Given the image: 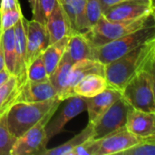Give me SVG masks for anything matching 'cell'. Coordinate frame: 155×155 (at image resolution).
<instances>
[{"label": "cell", "mask_w": 155, "mask_h": 155, "mask_svg": "<svg viewBox=\"0 0 155 155\" xmlns=\"http://www.w3.org/2000/svg\"><path fill=\"white\" fill-rule=\"evenodd\" d=\"M155 39L104 65V76L109 86L123 90L125 84L142 71H154Z\"/></svg>", "instance_id": "6da1fadb"}, {"label": "cell", "mask_w": 155, "mask_h": 155, "mask_svg": "<svg viewBox=\"0 0 155 155\" xmlns=\"http://www.w3.org/2000/svg\"><path fill=\"white\" fill-rule=\"evenodd\" d=\"M26 80L35 82L49 81L42 55L35 58L26 68Z\"/></svg>", "instance_id": "f1b7e54d"}, {"label": "cell", "mask_w": 155, "mask_h": 155, "mask_svg": "<svg viewBox=\"0 0 155 155\" xmlns=\"http://www.w3.org/2000/svg\"><path fill=\"white\" fill-rule=\"evenodd\" d=\"M64 101H66V103L62 106L61 110L58 113L55 111L45 126V131L49 141L63 132L68 122L86 110L85 100L81 96L73 95Z\"/></svg>", "instance_id": "ba28073f"}, {"label": "cell", "mask_w": 155, "mask_h": 155, "mask_svg": "<svg viewBox=\"0 0 155 155\" xmlns=\"http://www.w3.org/2000/svg\"><path fill=\"white\" fill-rule=\"evenodd\" d=\"M97 74L104 75V65L96 60L93 59H84L75 62L71 69L68 86H67V97L73 96V88L74 85L88 74Z\"/></svg>", "instance_id": "e0dca14e"}, {"label": "cell", "mask_w": 155, "mask_h": 155, "mask_svg": "<svg viewBox=\"0 0 155 155\" xmlns=\"http://www.w3.org/2000/svg\"><path fill=\"white\" fill-rule=\"evenodd\" d=\"M9 110V108H4V109H0V116L3 115L4 114H5L7 111Z\"/></svg>", "instance_id": "d590c367"}, {"label": "cell", "mask_w": 155, "mask_h": 155, "mask_svg": "<svg viewBox=\"0 0 155 155\" xmlns=\"http://www.w3.org/2000/svg\"><path fill=\"white\" fill-rule=\"evenodd\" d=\"M133 107L122 96L114 102L97 120L93 123V138L102 139L104 136L113 134L125 127L127 115Z\"/></svg>", "instance_id": "8992f818"}, {"label": "cell", "mask_w": 155, "mask_h": 155, "mask_svg": "<svg viewBox=\"0 0 155 155\" xmlns=\"http://www.w3.org/2000/svg\"><path fill=\"white\" fill-rule=\"evenodd\" d=\"M12 74H9V72L5 69V68H4V69H2L1 71H0V87L10 78V76H11Z\"/></svg>", "instance_id": "e575fe53"}, {"label": "cell", "mask_w": 155, "mask_h": 155, "mask_svg": "<svg viewBox=\"0 0 155 155\" xmlns=\"http://www.w3.org/2000/svg\"><path fill=\"white\" fill-rule=\"evenodd\" d=\"M16 139L8 128L5 113L0 116V155H10Z\"/></svg>", "instance_id": "484cf974"}, {"label": "cell", "mask_w": 155, "mask_h": 155, "mask_svg": "<svg viewBox=\"0 0 155 155\" xmlns=\"http://www.w3.org/2000/svg\"><path fill=\"white\" fill-rule=\"evenodd\" d=\"M145 138L138 137L126 130L125 127L104 136L100 140L96 155L119 154L129 147L142 142Z\"/></svg>", "instance_id": "8fae6325"}, {"label": "cell", "mask_w": 155, "mask_h": 155, "mask_svg": "<svg viewBox=\"0 0 155 155\" xmlns=\"http://www.w3.org/2000/svg\"><path fill=\"white\" fill-rule=\"evenodd\" d=\"M153 1H154V0H153Z\"/></svg>", "instance_id": "f35d334b"}, {"label": "cell", "mask_w": 155, "mask_h": 155, "mask_svg": "<svg viewBox=\"0 0 155 155\" xmlns=\"http://www.w3.org/2000/svg\"><path fill=\"white\" fill-rule=\"evenodd\" d=\"M23 83L15 75L10 78L0 87V109L10 108L15 103L16 96L20 91Z\"/></svg>", "instance_id": "d4e9b609"}, {"label": "cell", "mask_w": 155, "mask_h": 155, "mask_svg": "<svg viewBox=\"0 0 155 155\" xmlns=\"http://www.w3.org/2000/svg\"><path fill=\"white\" fill-rule=\"evenodd\" d=\"M59 0H35L32 12L33 19L45 25L46 20Z\"/></svg>", "instance_id": "4316f807"}, {"label": "cell", "mask_w": 155, "mask_h": 155, "mask_svg": "<svg viewBox=\"0 0 155 155\" xmlns=\"http://www.w3.org/2000/svg\"><path fill=\"white\" fill-rule=\"evenodd\" d=\"M34 2H35V0H29V3H30V5H31V8L33 7V5H34Z\"/></svg>", "instance_id": "8d00e7d4"}, {"label": "cell", "mask_w": 155, "mask_h": 155, "mask_svg": "<svg viewBox=\"0 0 155 155\" xmlns=\"http://www.w3.org/2000/svg\"><path fill=\"white\" fill-rule=\"evenodd\" d=\"M94 134V126L92 123H88L86 127L83 129L79 134L74 136L72 139L67 141L66 143L51 149H46L44 155H69V153L75 149L82 143L86 141L87 139L93 137Z\"/></svg>", "instance_id": "603a6c76"}, {"label": "cell", "mask_w": 155, "mask_h": 155, "mask_svg": "<svg viewBox=\"0 0 155 155\" xmlns=\"http://www.w3.org/2000/svg\"><path fill=\"white\" fill-rule=\"evenodd\" d=\"M154 71H142L123 88V97L136 110L155 113Z\"/></svg>", "instance_id": "5b68a950"}, {"label": "cell", "mask_w": 155, "mask_h": 155, "mask_svg": "<svg viewBox=\"0 0 155 155\" xmlns=\"http://www.w3.org/2000/svg\"><path fill=\"white\" fill-rule=\"evenodd\" d=\"M123 96L122 91L109 86L101 94L91 97L84 98L86 103V111L88 113L89 123H94L114 102Z\"/></svg>", "instance_id": "5bb4252c"}, {"label": "cell", "mask_w": 155, "mask_h": 155, "mask_svg": "<svg viewBox=\"0 0 155 155\" xmlns=\"http://www.w3.org/2000/svg\"><path fill=\"white\" fill-rule=\"evenodd\" d=\"M57 96V92L50 81L35 82L26 80L21 86L15 102L34 103L52 99Z\"/></svg>", "instance_id": "4fadbf2b"}, {"label": "cell", "mask_w": 155, "mask_h": 155, "mask_svg": "<svg viewBox=\"0 0 155 155\" xmlns=\"http://www.w3.org/2000/svg\"><path fill=\"white\" fill-rule=\"evenodd\" d=\"M151 24H155L154 15L129 22L109 21L103 15L93 27L83 35L93 47H98Z\"/></svg>", "instance_id": "277c9868"}, {"label": "cell", "mask_w": 155, "mask_h": 155, "mask_svg": "<svg viewBox=\"0 0 155 155\" xmlns=\"http://www.w3.org/2000/svg\"><path fill=\"white\" fill-rule=\"evenodd\" d=\"M45 25L48 34L49 45L57 42L64 36L72 35L67 15L64 11L60 1L57 2Z\"/></svg>", "instance_id": "9a60e30c"}, {"label": "cell", "mask_w": 155, "mask_h": 155, "mask_svg": "<svg viewBox=\"0 0 155 155\" xmlns=\"http://www.w3.org/2000/svg\"><path fill=\"white\" fill-rule=\"evenodd\" d=\"M1 35H2V28H1V23H0V40H1Z\"/></svg>", "instance_id": "74e56055"}, {"label": "cell", "mask_w": 155, "mask_h": 155, "mask_svg": "<svg viewBox=\"0 0 155 155\" xmlns=\"http://www.w3.org/2000/svg\"><path fill=\"white\" fill-rule=\"evenodd\" d=\"M74 63L70 59L66 52L64 54L54 72L49 76V81L57 92V97L64 102L67 99V86L72 66Z\"/></svg>", "instance_id": "ac0fdd59"}, {"label": "cell", "mask_w": 155, "mask_h": 155, "mask_svg": "<svg viewBox=\"0 0 155 155\" xmlns=\"http://www.w3.org/2000/svg\"><path fill=\"white\" fill-rule=\"evenodd\" d=\"M108 87V84L104 75L92 74L80 80L73 88V95L81 96L83 98L94 97Z\"/></svg>", "instance_id": "ffe728a7"}, {"label": "cell", "mask_w": 155, "mask_h": 155, "mask_svg": "<svg viewBox=\"0 0 155 155\" xmlns=\"http://www.w3.org/2000/svg\"><path fill=\"white\" fill-rule=\"evenodd\" d=\"M65 12L72 34L86 32L84 22V7L86 0H59Z\"/></svg>", "instance_id": "d6986e66"}, {"label": "cell", "mask_w": 155, "mask_h": 155, "mask_svg": "<svg viewBox=\"0 0 155 155\" xmlns=\"http://www.w3.org/2000/svg\"><path fill=\"white\" fill-rule=\"evenodd\" d=\"M26 28V56L25 64L27 66L38 56L42 55L49 45L48 34L45 25L32 19L25 20Z\"/></svg>", "instance_id": "30bf717a"}, {"label": "cell", "mask_w": 155, "mask_h": 155, "mask_svg": "<svg viewBox=\"0 0 155 155\" xmlns=\"http://www.w3.org/2000/svg\"><path fill=\"white\" fill-rule=\"evenodd\" d=\"M103 16L100 0H86L84 7V22L86 31L93 27Z\"/></svg>", "instance_id": "83f0119b"}, {"label": "cell", "mask_w": 155, "mask_h": 155, "mask_svg": "<svg viewBox=\"0 0 155 155\" xmlns=\"http://www.w3.org/2000/svg\"><path fill=\"white\" fill-rule=\"evenodd\" d=\"M153 39H155V24L139 28L106 45L94 47V59L105 65Z\"/></svg>", "instance_id": "3957f363"}, {"label": "cell", "mask_w": 155, "mask_h": 155, "mask_svg": "<svg viewBox=\"0 0 155 155\" xmlns=\"http://www.w3.org/2000/svg\"><path fill=\"white\" fill-rule=\"evenodd\" d=\"M99 139L91 137L74 149L69 155H96L99 149Z\"/></svg>", "instance_id": "1f68e13d"}, {"label": "cell", "mask_w": 155, "mask_h": 155, "mask_svg": "<svg viewBox=\"0 0 155 155\" xmlns=\"http://www.w3.org/2000/svg\"><path fill=\"white\" fill-rule=\"evenodd\" d=\"M22 9L21 5L3 13H0V23L2 31L6 30L10 27H14L17 22L22 18Z\"/></svg>", "instance_id": "4dcf8cb0"}, {"label": "cell", "mask_w": 155, "mask_h": 155, "mask_svg": "<svg viewBox=\"0 0 155 155\" xmlns=\"http://www.w3.org/2000/svg\"><path fill=\"white\" fill-rule=\"evenodd\" d=\"M100 2H101L103 13L110 6L122 3H126V2H141V3H147V4H154V1L153 0H100Z\"/></svg>", "instance_id": "d6a6232c"}, {"label": "cell", "mask_w": 155, "mask_h": 155, "mask_svg": "<svg viewBox=\"0 0 155 155\" xmlns=\"http://www.w3.org/2000/svg\"><path fill=\"white\" fill-rule=\"evenodd\" d=\"M125 128L131 134L141 138L155 136V113L132 108L127 115Z\"/></svg>", "instance_id": "7c38bea8"}, {"label": "cell", "mask_w": 155, "mask_h": 155, "mask_svg": "<svg viewBox=\"0 0 155 155\" xmlns=\"http://www.w3.org/2000/svg\"><path fill=\"white\" fill-rule=\"evenodd\" d=\"M53 115L54 114H49L45 116L23 135L17 137L10 152V155H44L49 142L45 131V126Z\"/></svg>", "instance_id": "52a82bcc"}, {"label": "cell", "mask_w": 155, "mask_h": 155, "mask_svg": "<svg viewBox=\"0 0 155 155\" xmlns=\"http://www.w3.org/2000/svg\"><path fill=\"white\" fill-rule=\"evenodd\" d=\"M121 155H155V136L143 139L142 142L123 151Z\"/></svg>", "instance_id": "f546056e"}, {"label": "cell", "mask_w": 155, "mask_h": 155, "mask_svg": "<svg viewBox=\"0 0 155 155\" xmlns=\"http://www.w3.org/2000/svg\"><path fill=\"white\" fill-rule=\"evenodd\" d=\"M154 4L126 2L107 8L103 15L109 21L129 22L154 15Z\"/></svg>", "instance_id": "9c48e42d"}, {"label": "cell", "mask_w": 155, "mask_h": 155, "mask_svg": "<svg viewBox=\"0 0 155 155\" xmlns=\"http://www.w3.org/2000/svg\"><path fill=\"white\" fill-rule=\"evenodd\" d=\"M1 42L3 45L5 69L10 74L14 75L15 68V43L14 27L2 31Z\"/></svg>", "instance_id": "cb8c5ba5"}, {"label": "cell", "mask_w": 155, "mask_h": 155, "mask_svg": "<svg viewBox=\"0 0 155 155\" xmlns=\"http://www.w3.org/2000/svg\"><path fill=\"white\" fill-rule=\"evenodd\" d=\"M61 103L62 101L57 96L41 102H15L6 112V121L10 132L16 138L23 135L45 116L54 114Z\"/></svg>", "instance_id": "7a4b0ae2"}, {"label": "cell", "mask_w": 155, "mask_h": 155, "mask_svg": "<svg viewBox=\"0 0 155 155\" xmlns=\"http://www.w3.org/2000/svg\"><path fill=\"white\" fill-rule=\"evenodd\" d=\"M94 49L83 34L75 33L69 35L66 46V54L75 63L84 59H94Z\"/></svg>", "instance_id": "44dd1931"}, {"label": "cell", "mask_w": 155, "mask_h": 155, "mask_svg": "<svg viewBox=\"0 0 155 155\" xmlns=\"http://www.w3.org/2000/svg\"><path fill=\"white\" fill-rule=\"evenodd\" d=\"M68 40L69 35L63 37L57 42L49 45L42 54V58L48 76H50L54 72L58 64L60 63L64 54L65 53Z\"/></svg>", "instance_id": "7402d4cb"}, {"label": "cell", "mask_w": 155, "mask_h": 155, "mask_svg": "<svg viewBox=\"0 0 155 155\" xmlns=\"http://www.w3.org/2000/svg\"><path fill=\"white\" fill-rule=\"evenodd\" d=\"M18 0H1L0 1V13L12 10L17 6H19Z\"/></svg>", "instance_id": "836d02e7"}, {"label": "cell", "mask_w": 155, "mask_h": 155, "mask_svg": "<svg viewBox=\"0 0 155 155\" xmlns=\"http://www.w3.org/2000/svg\"><path fill=\"white\" fill-rule=\"evenodd\" d=\"M25 18L24 15L14 26L15 43V74L23 84L26 81V28Z\"/></svg>", "instance_id": "2e32d148"}]
</instances>
